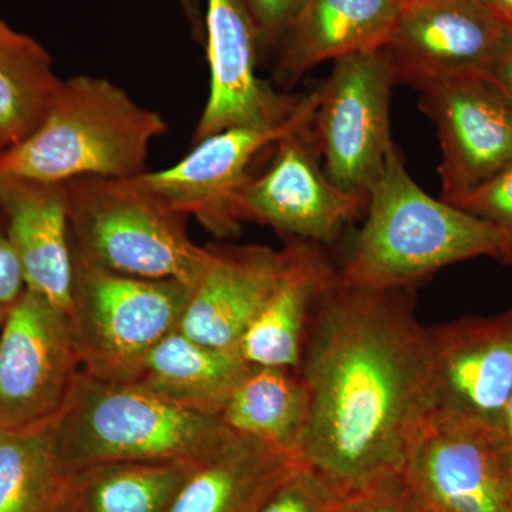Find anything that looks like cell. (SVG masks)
Here are the masks:
<instances>
[{"label": "cell", "mask_w": 512, "mask_h": 512, "mask_svg": "<svg viewBox=\"0 0 512 512\" xmlns=\"http://www.w3.org/2000/svg\"><path fill=\"white\" fill-rule=\"evenodd\" d=\"M414 295L335 271L313 312L298 369L311 397L298 458L343 493L403 473L433 413L429 329Z\"/></svg>", "instance_id": "obj_1"}, {"label": "cell", "mask_w": 512, "mask_h": 512, "mask_svg": "<svg viewBox=\"0 0 512 512\" xmlns=\"http://www.w3.org/2000/svg\"><path fill=\"white\" fill-rule=\"evenodd\" d=\"M336 276L363 288L414 289L447 266L468 259L505 265L507 239L490 222L433 198L413 180L394 146L367 200Z\"/></svg>", "instance_id": "obj_2"}, {"label": "cell", "mask_w": 512, "mask_h": 512, "mask_svg": "<svg viewBox=\"0 0 512 512\" xmlns=\"http://www.w3.org/2000/svg\"><path fill=\"white\" fill-rule=\"evenodd\" d=\"M168 131L156 110L109 79L63 80L39 127L0 154V171L47 183L146 173L151 144Z\"/></svg>", "instance_id": "obj_3"}, {"label": "cell", "mask_w": 512, "mask_h": 512, "mask_svg": "<svg viewBox=\"0 0 512 512\" xmlns=\"http://www.w3.org/2000/svg\"><path fill=\"white\" fill-rule=\"evenodd\" d=\"M52 431L66 474L116 461L197 463L231 433L220 417L181 409L136 384L84 372Z\"/></svg>", "instance_id": "obj_4"}, {"label": "cell", "mask_w": 512, "mask_h": 512, "mask_svg": "<svg viewBox=\"0 0 512 512\" xmlns=\"http://www.w3.org/2000/svg\"><path fill=\"white\" fill-rule=\"evenodd\" d=\"M72 251L86 261L134 278L192 286L207 247L188 235L187 215L140 178L80 177L67 181Z\"/></svg>", "instance_id": "obj_5"}, {"label": "cell", "mask_w": 512, "mask_h": 512, "mask_svg": "<svg viewBox=\"0 0 512 512\" xmlns=\"http://www.w3.org/2000/svg\"><path fill=\"white\" fill-rule=\"evenodd\" d=\"M190 286L107 271L73 252L69 320L82 372L130 383L151 349L178 329Z\"/></svg>", "instance_id": "obj_6"}, {"label": "cell", "mask_w": 512, "mask_h": 512, "mask_svg": "<svg viewBox=\"0 0 512 512\" xmlns=\"http://www.w3.org/2000/svg\"><path fill=\"white\" fill-rule=\"evenodd\" d=\"M396 86L382 47L339 57L318 90L311 123L323 170L340 190L369 200L387 156L390 96Z\"/></svg>", "instance_id": "obj_7"}, {"label": "cell", "mask_w": 512, "mask_h": 512, "mask_svg": "<svg viewBox=\"0 0 512 512\" xmlns=\"http://www.w3.org/2000/svg\"><path fill=\"white\" fill-rule=\"evenodd\" d=\"M80 373L69 315L26 288L0 333V431L52 423Z\"/></svg>", "instance_id": "obj_8"}, {"label": "cell", "mask_w": 512, "mask_h": 512, "mask_svg": "<svg viewBox=\"0 0 512 512\" xmlns=\"http://www.w3.org/2000/svg\"><path fill=\"white\" fill-rule=\"evenodd\" d=\"M312 123V121H311ZM311 123L275 144L271 167L252 178L234 202L239 224L274 229L286 241L332 244L366 211V198L340 190L320 165Z\"/></svg>", "instance_id": "obj_9"}, {"label": "cell", "mask_w": 512, "mask_h": 512, "mask_svg": "<svg viewBox=\"0 0 512 512\" xmlns=\"http://www.w3.org/2000/svg\"><path fill=\"white\" fill-rule=\"evenodd\" d=\"M507 456L498 434L434 409L403 474L419 512H512Z\"/></svg>", "instance_id": "obj_10"}, {"label": "cell", "mask_w": 512, "mask_h": 512, "mask_svg": "<svg viewBox=\"0 0 512 512\" xmlns=\"http://www.w3.org/2000/svg\"><path fill=\"white\" fill-rule=\"evenodd\" d=\"M436 126L440 200L461 204L512 161V106L484 74L464 73L414 86Z\"/></svg>", "instance_id": "obj_11"}, {"label": "cell", "mask_w": 512, "mask_h": 512, "mask_svg": "<svg viewBox=\"0 0 512 512\" xmlns=\"http://www.w3.org/2000/svg\"><path fill=\"white\" fill-rule=\"evenodd\" d=\"M318 92L303 97L295 114L281 126L234 127L204 138L177 164L138 175L141 183L160 195L175 210L194 217L214 237H238L235 217L238 192L251 180L249 168L268 147L311 123Z\"/></svg>", "instance_id": "obj_12"}, {"label": "cell", "mask_w": 512, "mask_h": 512, "mask_svg": "<svg viewBox=\"0 0 512 512\" xmlns=\"http://www.w3.org/2000/svg\"><path fill=\"white\" fill-rule=\"evenodd\" d=\"M204 45L210 94L192 146L228 128L281 126L301 106L305 96L275 92L259 79L261 50L245 0H205Z\"/></svg>", "instance_id": "obj_13"}, {"label": "cell", "mask_w": 512, "mask_h": 512, "mask_svg": "<svg viewBox=\"0 0 512 512\" xmlns=\"http://www.w3.org/2000/svg\"><path fill=\"white\" fill-rule=\"evenodd\" d=\"M434 409L500 436L512 390V309L429 329Z\"/></svg>", "instance_id": "obj_14"}, {"label": "cell", "mask_w": 512, "mask_h": 512, "mask_svg": "<svg viewBox=\"0 0 512 512\" xmlns=\"http://www.w3.org/2000/svg\"><path fill=\"white\" fill-rule=\"evenodd\" d=\"M510 25L476 0H412L382 49L397 83L410 86L454 74L490 69L503 49Z\"/></svg>", "instance_id": "obj_15"}, {"label": "cell", "mask_w": 512, "mask_h": 512, "mask_svg": "<svg viewBox=\"0 0 512 512\" xmlns=\"http://www.w3.org/2000/svg\"><path fill=\"white\" fill-rule=\"evenodd\" d=\"M292 245H207L178 330L212 348L237 350L291 264Z\"/></svg>", "instance_id": "obj_16"}, {"label": "cell", "mask_w": 512, "mask_h": 512, "mask_svg": "<svg viewBox=\"0 0 512 512\" xmlns=\"http://www.w3.org/2000/svg\"><path fill=\"white\" fill-rule=\"evenodd\" d=\"M0 217L26 288L69 313L73 251L66 185L0 171Z\"/></svg>", "instance_id": "obj_17"}, {"label": "cell", "mask_w": 512, "mask_h": 512, "mask_svg": "<svg viewBox=\"0 0 512 512\" xmlns=\"http://www.w3.org/2000/svg\"><path fill=\"white\" fill-rule=\"evenodd\" d=\"M402 0H306L278 52L274 80L293 86L319 64L382 47Z\"/></svg>", "instance_id": "obj_18"}, {"label": "cell", "mask_w": 512, "mask_h": 512, "mask_svg": "<svg viewBox=\"0 0 512 512\" xmlns=\"http://www.w3.org/2000/svg\"><path fill=\"white\" fill-rule=\"evenodd\" d=\"M301 464L291 453L231 430L194 464L165 512H259Z\"/></svg>", "instance_id": "obj_19"}, {"label": "cell", "mask_w": 512, "mask_h": 512, "mask_svg": "<svg viewBox=\"0 0 512 512\" xmlns=\"http://www.w3.org/2000/svg\"><path fill=\"white\" fill-rule=\"evenodd\" d=\"M286 242L292 245L291 264L242 336L238 353L249 365L298 370L313 312L335 265L319 245Z\"/></svg>", "instance_id": "obj_20"}, {"label": "cell", "mask_w": 512, "mask_h": 512, "mask_svg": "<svg viewBox=\"0 0 512 512\" xmlns=\"http://www.w3.org/2000/svg\"><path fill=\"white\" fill-rule=\"evenodd\" d=\"M249 366L237 350L202 345L177 329L151 349L130 383L181 409L220 417Z\"/></svg>", "instance_id": "obj_21"}, {"label": "cell", "mask_w": 512, "mask_h": 512, "mask_svg": "<svg viewBox=\"0 0 512 512\" xmlns=\"http://www.w3.org/2000/svg\"><path fill=\"white\" fill-rule=\"evenodd\" d=\"M191 461H116L66 474L60 512H165Z\"/></svg>", "instance_id": "obj_22"}, {"label": "cell", "mask_w": 512, "mask_h": 512, "mask_svg": "<svg viewBox=\"0 0 512 512\" xmlns=\"http://www.w3.org/2000/svg\"><path fill=\"white\" fill-rule=\"evenodd\" d=\"M311 409L309 390L291 367L249 366L220 419L229 430L298 457Z\"/></svg>", "instance_id": "obj_23"}, {"label": "cell", "mask_w": 512, "mask_h": 512, "mask_svg": "<svg viewBox=\"0 0 512 512\" xmlns=\"http://www.w3.org/2000/svg\"><path fill=\"white\" fill-rule=\"evenodd\" d=\"M62 83L46 47L0 19V137L6 146L39 127Z\"/></svg>", "instance_id": "obj_24"}, {"label": "cell", "mask_w": 512, "mask_h": 512, "mask_svg": "<svg viewBox=\"0 0 512 512\" xmlns=\"http://www.w3.org/2000/svg\"><path fill=\"white\" fill-rule=\"evenodd\" d=\"M64 480L52 423L0 431V512H60Z\"/></svg>", "instance_id": "obj_25"}, {"label": "cell", "mask_w": 512, "mask_h": 512, "mask_svg": "<svg viewBox=\"0 0 512 512\" xmlns=\"http://www.w3.org/2000/svg\"><path fill=\"white\" fill-rule=\"evenodd\" d=\"M345 494L315 470L301 464L259 512H335Z\"/></svg>", "instance_id": "obj_26"}, {"label": "cell", "mask_w": 512, "mask_h": 512, "mask_svg": "<svg viewBox=\"0 0 512 512\" xmlns=\"http://www.w3.org/2000/svg\"><path fill=\"white\" fill-rule=\"evenodd\" d=\"M468 214L490 222L507 239L508 255L505 265L512 268V161L458 205Z\"/></svg>", "instance_id": "obj_27"}, {"label": "cell", "mask_w": 512, "mask_h": 512, "mask_svg": "<svg viewBox=\"0 0 512 512\" xmlns=\"http://www.w3.org/2000/svg\"><path fill=\"white\" fill-rule=\"evenodd\" d=\"M335 512H419L404 474H393L343 495Z\"/></svg>", "instance_id": "obj_28"}, {"label": "cell", "mask_w": 512, "mask_h": 512, "mask_svg": "<svg viewBox=\"0 0 512 512\" xmlns=\"http://www.w3.org/2000/svg\"><path fill=\"white\" fill-rule=\"evenodd\" d=\"M306 0H245L254 20L261 55L278 52Z\"/></svg>", "instance_id": "obj_29"}, {"label": "cell", "mask_w": 512, "mask_h": 512, "mask_svg": "<svg viewBox=\"0 0 512 512\" xmlns=\"http://www.w3.org/2000/svg\"><path fill=\"white\" fill-rule=\"evenodd\" d=\"M25 289L18 256L0 217V305H12Z\"/></svg>", "instance_id": "obj_30"}, {"label": "cell", "mask_w": 512, "mask_h": 512, "mask_svg": "<svg viewBox=\"0 0 512 512\" xmlns=\"http://www.w3.org/2000/svg\"><path fill=\"white\" fill-rule=\"evenodd\" d=\"M484 76L504 94L505 99L512 106V25L508 32L503 49L498 53L497 59L491 64Z\"/></svg>", "instance_id": "obj_31"}, {"label": "cell", "mask_w": 512, "mask_h": 512, "mask_svg": "<svg viewBox=\"0 0 512 512\" xmlns=\"http://www.w3.org/2000/svg\"><path fill=\"white\" fill-rule=\"evenodd\" d=\"M183 12L197 42L204 43V9L201 0H173Z\"/></svg>", "instance_id": "obj_32"}, {"label": "cell", "mask_w": 512, "mask_h": 512, "mask_svg": "<svg viewBox=\"0 0 512 512\" xmlns=\"http://www.w3.org/2000/svg\"><path fill=\"white\" fill-rule=\"evenodd\" d=\"M503 22L512 25V0H476Z\"/></svg>", "instance_id": "obj_33"}, {"label": "cell", "mask_w": 512, "mask_h": 512, "mask_svg": "<svg viewBox=\"0 0 512 512\" xmlns=\"http://www.w3.org/2000/svg\"><path fill=\"white\" fill-rule=\"evenodd\" d=\"M500 437L507 450L512 451V390L505 404L503 421H501Z\"/></svg>", "instance_id": "obj_34"}, {"label": "cell", "mask_w": 512, "mask_h": 512, "mask_svg": "<svg viewBox=\"0 0 512 512\" xmlns=\"http://www.w3.org/2000/svg\"><path fill=\"white\" fill-rule=\"evenodd\" d=\"M10 305H0V333L5 325L6 316H8Z\"/></svg>", "instance_id": "obj_35"}, {"label": "cell", "mask_w": 512, "mask_h": 512, "mask_svg": "<svg viewBox=\"0 0 512 512\" xmlns=\"http://www.w3.org/2000/svg\"><path fill=\"white\" fill-rule=\"evenodd\" d=\"M507 467H508V476H510L511 487H512V451H510V450H508Z\"/></svg>", "instance_id": "obj_36"}, {"label": "cell", "mask_w": 512, "mask_h": 512, "mask_svg": "<svg viewBox=\"0 0 512 512\" xmlns=\"http://www.w3.org/2000/svg\"><path fill=\"white\" fill-rule=\"evenodd\" d=\"M6 147L8 146H6V143L5 141H3V138L0 137V154H2V151L5 150Z\"/></svg>", "instance_id": "obj_37"}, {"label": "cell", "mask_w": 512, "mask_h": 512, "mask_svg": "<svg viewBox=\"0 0 512 512\" xmlns=\"http://www.w3.org/2000/svg\"><path fill=\"white\" fill-rule=\"evenodd\" d=\"M412 2V0H402L403 5H406V3Z\"/></svg>", "instance_id": "obj_38"}]
</instances>
